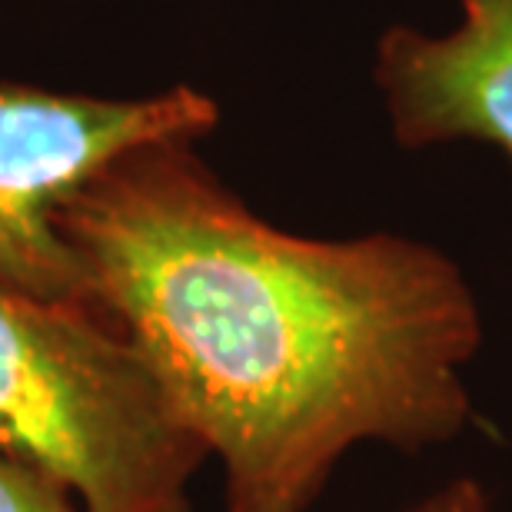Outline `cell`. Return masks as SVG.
Segmentation results:
<instances>
[{
    "label": "cell",
    "instance_id": "1",
    "mask_svg": "<svg viewBox=\"0 0 512 512\" xmlns=\"http://www.w3.org/2000/svg\"><path fill=\"white\" fill-rule=\"evenodd\" d=\"M87 303L227 473V512H303L350 446L419 453L473 416L483 316L433 243L296 237L187 153H130L60 210Z\"/></svg>",
    "mask_w": 512,
    "mask_h": 512
},
{
    "label": "cell",
    "instance_id": "2",
    "mask_svg": "<svg viewBox=\"0 0 512 512\" xmlns=\"http://www.w3.org/2000/svg\"><path fill=\"white\" fill-rule=\"evenodd\" d=\"M0 453L84 512H190L207 449L97 306L0 283Z\"/></svg>",
    "mask_w": 512,
    "mask_h": 512
},
{
    "label": "cell",
    "instance_id": "3",
    "mask_svg": "<svg viewBox=\"0 0 512 512\" xmlns=\"http://www.w3.org/2000/svg\"><path fill=\"white\" fill-rule=\"evenodd\" d=\"M217 117V104L193 87L140 100L0 87V283L40 300L87 303L60 210L130 153L190 143Z\"/></svg>",
    "mask_w": 512,
    "mask_h": 512
},
{
    "label": "cell",
    "instance_id": "4",
    "mask_svg": "<svg viewBox=\"0 0 512 512\" xmlns=\"http://www.w3.org/2000/svg\"><path fill=\"white\" fill-rule=\"evenodd\" d=\"M373 80L403 147L473 140L512 160V0H456L439 34L389 27Z\"/></svg>",
    "mask_w": 512,
    "mask_h": 512
},
{
    "label": "cell",
    "instance_id": "5",
    "mask_svg": "<svg viewBox=\"0 0 512 512\" xmlns=\"http://www.w3.org/2000/svg\"><path fill=\"white\" fill-rule=\"evenodd\" d=\"M0 512H77V506L54 479L0 453Z\"/></svg>",
    "mask_w": 512,
    "mask_h": 512
},
{
    "label": "cell",
    "instance_id": "6",
    "mask_svg": "<svg viewBox=\"0 0 512 512\" xmlns=\"http://www.w3.org/2000/svg\"><path fill=\"white\" fill-rule=\"evenodd\" d=\"M406 512H493V503L473 479H453Z\"/></svg>",
    "mask_w": 512,
    "mask_h": 512
}]
</instances>
